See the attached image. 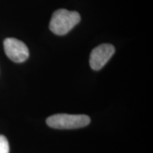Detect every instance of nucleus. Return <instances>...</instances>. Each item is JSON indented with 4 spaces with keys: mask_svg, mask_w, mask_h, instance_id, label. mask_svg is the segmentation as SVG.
Returning a JSON list of instances; mask_svg holds the SVG:
<instances>
[{
    "mask_svg": "<svg viewBox=\"0 0 153 153\" xmlns=\"http://www.w3.org/2000/svg\"><path fill=\"white\" fill-rule=\"evenodd\" d=\"M81 17L78 12L67 9H58L53 13L49 27L53 33L58 36L65 35L76 25L79 24Z\"/></svg>",
    "mask_w": 153,
    "mask_h": 153,
    "instance_id": "obj_1",
    "label": "nucleus"
},
{
    "mask_svg": "<svg viewBox=\"0 0 153 153\" xmlns=\"http://www.w3.org/2000/svg\"><path fill=\"white\" fill-rule=\"evenodd\" d=\"M90 118L87 115H70L59 114L47 118L46 123L56 129H75L85 127L90 123Z\"/></svg>",
    "mask_w": 153,
    "mask_h": 153,
    "instance_id": "obj_2",
    "label": "nucleus"
},
{
    "mask_svg": "<svg viewBox=\"0 0 153 153\" xmlns=\"http://www.w3.org/2000/svg\"><path fill=\"white\" fill-rule=\"evenodd\" d=\"M4 48L7 57L15 62H23L29 56L26 44L14 38H8L4 41Z\"/></svg>",
    "mask_w": 153,
    "mask_h": 153,
    "instance_id": "obj_3",
    "label": "nucleus"
},
{
    "mask_svg": "<svg viewBox=\"0 0 153 153\" xmlns=\"http://www.w3.org/2000/svg\"><path fill=\"white\" fill-rule=\"evenodd\" d=\"M115 53V48L111 44H101L91 51L89 63L91 69L99 70L111 58Z\"/></svg>",
    "mask_w": 153,
    "mask_h": 153,
    "instance_id": "obj_4",
    "label": "nucleus"
},
{
    "mask_svg": "<svg viewBox=\"0 0 153 153\" xmlns=\"http://www.w3.org/2000/svg\"><path fill=\"white\" fill-rule=\"evenodd\" d=\"M0 153H9V142L2 135H0Z\"/></svg>",
    "mask_w": 153,
    "mask_h": 153,
    "instance_id": "obj_5",
    "label": "nucleus"
}]
</instances>
